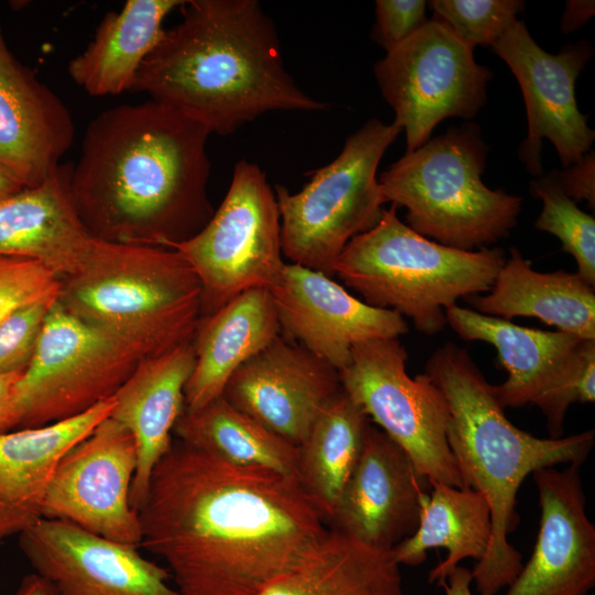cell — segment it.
<instances>
[{"instance_id":"cell-1","label":"cell","mask_w":595,"mask_h":595,"mask_svg":"<svg viewBox=\"0 0 595 595\" xmlns=\"http://www.w3.org/2000/svg\"><path fill=\"white\" fill-rule=\"evenodd\" d=\"M141 545L182 595H258L328 526L296 478L173 441L138 511Z\"/></svg>"},{"instance_id":"cell-2","label":"cell","mask_w":595,"mask_h":595,"mask_svg":"<svg viewBox=\"0 0 595 595\" xmlns=\"http://www.w3.org/2000/svg\"><path fill=\"white\" fill-rule=\"evenodd\" d=\"M210 132L152 99L106 109L88 123L69 193L96 239L170 248L214 214L207 196Z\"/></svg>"},{"instance_id":"cell-3","label":"cell","mask_w":595,"mask_h":595,"mask_svg":"<svg viewBox=\"0 0 595 595\" xmlns=\"http://www.w3.org/2000/svg\"><path fill=\"white\" fill-rule=\"evenodd\" d=\"M182 21L164 30L130 91L144 93L228 136L270 111H322L282 58L277 29L256 0L183 1Z\"/></svg>"},{"instance_id":"cell-4","label":"cell","mask_w":595,"mask_h":595,"mask_svg":"<svg viewBox=\"0 0 595 595\" xmlns=\"http://www.w3.org/2000/svg\"><path fill=\"white\" fill-rule=\"evenodd\" d=\"M450 411L446 437L466 488L479 491L490 511L491 533L472 575L478 595H497L522 567L508 541L519 523L517 493L533 472L558 464L582 465L595 443L594 430L541 439L515 426L469 354L446 343L425 364Z\"/></svg>"},{"instance_id":"cell-5","label":"cell","mask_w":595,"mask_h":595,"mask_svg":"<svg viewBox=\"0 0 595 595\" xmlns=\"http://www.w3.org/2000/svg\"><path fill=\"white\" fill-rule=\"evenodd\" d=\"M57 300L144 358L193 342L202 286L173 249L93 237L79 264L61 279Z\"/></svg>"},{"instance_id":"cell-6","label":"cell","mask_w":595,"mask_h":595,"mask_svg":"<svg viewBox=\"0 0 595 595\" xmlns=\"http://www.w3.org/2000/svg\"><path fill=\"white\" fill-rule=\"evenodd\" d=\"M394 204L378 223L354 237L334 273L379 309L409 317L426 335L446 325L445 309L489 291L506 261L501 248L466 251L429 239L403 223Z\"/></svg>"},{"instance_id":"cell-7","label":"cell","mask_w":595,"mask_h":595,"mask_svg":"<svg viewBox=\"0 0 595 595\" xmlns=\"http://www.w3.org/2000/svg\"><path fill=\"white\" fill-rule=\"evenodd\" d=\"M487 148L476 123L453 127L404 153L378 177L383 202L407 208V225L441 245L473 251L509 235L522 198L482 181Z\"/></svg>"},{"instance_id":"cell-8","label":"cell","mask_w":595,"mask_h":595,"mask_svg":"<svg viewBox=\"0 0 595 595\" xmlns=\"http://www.w3.org/2000/svg\"><path fill=\"white\" fill-rule=\"evenodd\" d=\"M401 129L370 119L349 136L335 160L313 172L298 193L277 184L282 255L290 263L335 275L347 244L383 212L377 167Z\"/></svg>"},{"instance_id":"cell-9","label":"cell","mask_w":595,"mask_h":595,"mask_svg":"<svg viewBox=\"0 0 595 595\" xmlns=\"http://www.w3.org/2000/svg\"><path fill=\"white\" fill-rule=\"evenodd\" d=\"M143 357L130 345L52 303L28 368L13 385L0 433L79 415L112 397Z\"/></svg>"},{"instance_id":"cell-10","label":"cell","mask_w":595,"mask_h":595,"mask_svg":"<svg viewBox=\"0 0 595 595\" xmlns=\"http://www.w3.org/2000/svg\"><path fill=\"white\" fill-rule=\"evenodd\" d=\"M170 249L187 261L201 282V317L246 291L278 285L285 266L280 214L259 165L238 161L227 194L208 223Z\"/></svg>"},{"instance_id":"cell-11","label":"cell","mask_w":595,"mask_h":595,"mask_svg":"<svg viewBox=\"0 0 595 595\" xmlns=\"http://www.w3.org/2000/svg\"><path fill=\"white\" fill-rule=\"evenodd\" d=\"M407 359L399 338L356 344L338 371L342 388L407 453L420 477L466 488L447 444L446 399L426 374L411 378Z\"/></svg>"},{"instance_id":"cell-12","label":"cell","mask_w":595,"mask_h":595,"mask_svg":"<svg viewBox=\"0 0 595 595\" xmlns=\"http://www.w3.org/2000/svg\"><path fill=\"white\" fill-rule=\"evenodd\" d=\"M445 318L461 338L497 349L508 372L506 381L493 385L497 400L504 409L537 405L550 437L562 436L572 403L595 401V339L519 326L457 304L445 309Z\"/></svg>"},{"instance_id":"cell-13","label":"cell","mask_w":595,"mask_h":595,"mask_svg":"<svg viewBox=\"0 0 595 595\" xmlns=\"http://www.w3.org/2000/svg\"><path fill=\"white\" fill-rule=\"evenodd\" d=\"M375 76L405 133V153L423 145L444 119L474 118L493 78L474 48L434 19L378 61Z\"/></svg>"},{"instance_id":"cell-14","label":"cell","mask_w":595,"mask_h":595,"mask_svg":"<svg viewBox=\"0 0 595 595\" xmlns=\"http://www.w3.org/2000/svg\"><path fill=\"white\" fill-rule=\"evenodd\" d=\"M136 467L131 433L107 416L58 461L46 490L43 518L140 547L141 523L130 505Z\"/></svg>"},{"instance_id":"cell-15","label":"cell","mask_w":595,"mask_h":595,"mask_svg":"<svg viewBox=\"0 0 595 595\" xmlns=\"http://www.w3.org/2000/svg\"><path fill=\"white\" fill-rule=\"evenodd\" d=\"M491 47L509 66L523 95L528 134L519 158L528 172L542 174L543 138L552 142L564 169L580 161L595 139L575 98V80L593 54L591 44L580 41L550 54L517 20Z\"/></svg>"},{"instance_id":"cell-16","label":"cell","mask_w":595,"mask_h":595,"mask_svg":"<svg viewBox=\"0 0 595 595\" xmlns=\"http://www.w3.org/2000/svg\"><path fill=\"white\" fill-rule=\"evenodd\" d=\"M35 573L61 595H182L169 586V570L145 559L139 547L42 518L19 536Z\"/></svg>"},{"instance_id":"cell-17","label":"cell","mask_w":595,"mask_h":595,"mask_svg":"<svg viewBox=\"0 0 595 595\" xmlns=\"http://www.w3.org/2000/svg\"><path fill=\"white\" fill-rule=\"evenodd\" d=\"M281 335L332 365L338 371L356 344L399 338L409 332L404 317L353 296L322 272L285 263L270 290Z\"/></svg>"},{"instance_id":"cell-18","label":"cell","mask_w":595,"mask_h":595,"mask_svg":"<svg viewBox=\"0 0 595 595\" xmlns=\"http://www.w3.org/2000/svg\"><path fill=\"white\" fill-rule=\"evenodd\" d=\"M340 389L337 369L280 335L232 374L221 396L299 446Z\"/></svg>"},{"instance_id":"cell-19","label":"cell","mask_w":595,"mask_h":595,"mask_svg":"<svg viewBox=\"0 0 595 595\" xmlns=\"http://www.w3.org/2000/svg\"><path fill=\"white\" fill-rule=\"evenodd\" d=\"M532 473L541 508L533 552L505 595H589L595 586V526L586 515L580 469Z\"/></svg>"},{"instance_id":"cell-20","label":"cell","mask_w":595,"mask_h":595,"mask_svg":"<svg viewBox=\"0 0 595 595\" xmlns=\"http://www.w3.org/2000/svg\"><path fill=\"white\" fill-rule=\"evenodd\" d=\"M430 484L407 453L370 425L359 461L328 524L355 540L392 550L419 522V497Z\"/></svg>"},{"instance_id":"cell-21","label":"cell","mask_w":595,"mask_h":595,"mask_svg":"<svg viewBox=\"0 0 595 595\" xmlns=\"http://www.w3.org/2000/svg\"><path fill=\"white\" fill-rule=\"evenodd\" d=\"M74 134L67 107L13 55L0 20V167L35 187L61 165Z\"/></svg>"},{"instance_id":"cell-22","label":"cell","mask_w":595,"mask_h":595,"mask_svg":"<svg viewBox=\"0 0 595 595\" xmlns=\"http://www.w3.org/2000/svg\"><path fill=\"white\" fill-rule=\"evenodd\" d=\"M195 366L193 342L142 358L113 394L110 416L132 435L137 467L130 505L138 512L145 501L151 474L173 444L172 433L185 409V386Z\"/></svg>"},{"instance_id":"cell-23","label":"cell","mask_w":595,"mask_h":595,"mask_svg":"<svg viewBox=\"0 0 595 595\" xmlns=\"http://www.w3.org/2000/svg\"><path fill=\"white\" fill-rule=\"evenodd\" d=\"M115 397L52 424L0 433V540L43 518V504L61 457L110 415Z\"/></svg>"},{"instance_id":"cell-24","label":"cell","mask_w":595,"mask_h":595,"mask_svg":"<svg viewBox=\"0 0 595 595\" xmlns=\"http://www.w3.org/2000/svg\"><path fill=\"white\" fill-rule=\"evenodd\" d=\"M72 164H61L42 184L0 199V257L39 261L58 279L72 273L93 237L72 202Z\"/></svg>"},{"instance_id":"cell-25","label":"cell","mask_w":595,"mask_h":595,"mask_svg":"<svg viewBox=\"0 0 595 595\" xmlns=\"http://www.w3.org/2000/svg\"><path fill=\"white\" fill-rule=\"evenodd\" d=\"M281 335L271 293L252 289L201 317L193 338L195 366L185 386V409L223 394L232 374Z\"/></svg>"},{"instance_id":"cell-26","label":"cell","mask_w":595,"mask_h":595,"mask_svg":"<svg viewBox=\"0 0 595 595\" xmlns=\"http://www.w3.org/2000/svg\"><path fill=\"white\" fill-rule=\"evenodd\" d=\"M477 312L507 321L536 317L558 331L595 339V292L576 272H539L517 248L498 271L485 294L466 301Z\"/></svg>"},{"instance_id":"cell-27","label":"cell","mask_w":595,"mask_h":595,"mask_svg":"<svg viewBox=\"0 0 595 595\" xmlns=\"http://www.w3.org/2000/svg\"><path fill=\"white\" fill-rule=\"evenodd\" d=\"M181 0H128L100 20L93 40L73 57V82L95 97L130 91L145 57L163 36V21Z\"/></svg>"},{"instance_id":"cell-28","label":"cell","mask_w":595,"mask_h":595,"mask_svg":"<svg viewBox=\"0 0 595 595\" xmlns=\"http://www.w3.org/2000/svg\"><path fill=\"white\" fill-rule=\"evenodd\" d=\"M431 494L419 497V522L414 533L392 548L397 563L416 566L426 551L444 548L447 556L429 573V582L441 586L464 559L477 562L487 551L491 521L486 498L472 488L430 482Z\"/></svg>"},{"instance_id":"cell-29","label":"cell","mask_w":595,"mask_h":595,"mask_svg":"<svg viewBox=\"0 0 595 595\" xmlns=\"http://www.w3.org/2000/svg\"><path fill=\"white\" fill-rule=\"evenodd\" d=\"M258 595H405L391 550L333 528L288 573Z\"/></svg>"},{"instance_id":"cell-30","label":"cell","mask_w":595,"mask_h":595,"mask_svg":"<svg viewBox=\"0 0 595 595\" xmlns=\"http://www.w3.org/2000/svg\"><path fill=\"white\" fill-rule=\"evenodd\" d=\"M370 420L343 388L298 446V480L328 526L359 461Z\"/></svg>"},{"instance_id":"cell-31","label":"cell","mask_w":595,"mask_h":595,"mask_svg":"<svg viewBox=\"0 0 595 595\" xmlns=\"http://www.w3.org/2000/svg\"><path fill=\"white\" fill-rule=\"evenodd\" d=\"M173 433L178 441L231 464L298 479V446L234 408L223 396L202 408L184 409Z\"/></svg>"},{"instance_id":"cell-32","label":"cell","mask_w":595,"mask_h":595,"mask_svg":"<svg viewBox=\"0 0 595 595\" xmlns=\"http://www.w3.org/2000/svg\"><path fill=\"white\" fill-rule=\"evenodd\" d=\"M531 193L542 201L536 228L558 237L562 250L576 261L577 274L595 288V219L577 207L562 190L558 172L540 175L530 184Z\"/></svg>"},{"instance_id":"cell-33","label":"cell","mask_w":595,"mask_h":595,"mask_svg":"<svg viewBox=\"0 0 595 595\" xmlns=\"http://www.w3.org/2000/svg\"><path fill=\"white\" fill-rule=\"evenodd\" d=\"M519 0H432L433 19L446 25L470 47L493 46L517 21Z\"/></svg>"},{"instance_id":"cell-34","label":"cell","mask_w":595,"mask_h":595,"mask_svg":"<svg viewBox=\"0 0 595 595\" xmlns=\"http://www.w3.org/2000/svg\"><path fill=\"white\" fill-rule=\"evenodd\" d=\"M61 280L39 261L0 257V323L21 306L58 298Z\"/></svg>"},{"instance_id":"cell-35","label":"cell","mask_w":595,"mask_h":595,"mask_svg":"<svg viewBox=\"0 0 595 595\" xmlns=\"http://www.w3.org/2000/svg\"><path fill=\"white\" fill-rule=\"evenodd\" d=\"M56 299L21 306L0 323V375L23 372L28 368L47 312Z\"/></svg>"},{"instance_id":"cell-36","label":"cell","mask_w":595,"mask_h":595,"mask_svg":"<svg viewBox=\"0 0 595 595\" xmlns=\"http://www.w3.org/2000/svg\"><path fill=\"white\" fill-rule=\"evenodd\" d=\"M422 0H377L375 41L390 52L414 34L428 21Z\"/></svg>"},{"instance_id":"cell-37","label":"cell","mask_w":595,"mask_h":595,"mask_svg":"<svg viewBox=\"0 0 595 595\" xmlns=\"http://www.w3.org/2000/svg\"><path fill=\"white\" fill-rule=\"evenodd\" d=\"M563 192L575 203L586 201L595 206V154L586 152L583 158L565 171H556Z\"/></svg>"},{"instance_id":"cell-38","label":"cell","mask_w":595,"mask_h":595,"mask_svg":"<svg viewBox=\"0 0 595 595\" xmlns=\"http://www.w3.org/2000/svg\"><path fill=\"white\" fill-rule=\"evenodd\" d=\"M595 12L593 0H569L561 19L563 33H570L584 25Z\"/></svg>"},{"instance_id":"cell-39","label":"cell","mask_w":595,"mask_h":595,"mask_svg":"<svg viewBox=\"0 0 595 595\" xmlns=\"http://www.w3.org/2000/svg\"><path fill=\"white\" fill-rule=\"evenodd\" d=\"M472 583V571L457 565L441 586H443L445 595H473Z\"/></svg>"},{"instance_id":"cell-40","label":"cell","mask_w":595,"mask_h":595,"mask_svg":"<svg viewBox=\"0 0 595 595\" xmlns=\"http://www.w3.org/2000/svg\"><path fill=\"white\" fill-rule=\"evenodd\" d=\"M14 595H61L57 588L37 573L25 575Z\"/></svg>"},{"instance_id":"cell-41","label":"cell","mask_w":595,"mask_h":595,"mask_svg":"<svg viewBox=\"0 0 595 595\" xmlns=\"http://www.w3.org/2000/svg\"><path fill=\"white\" fill-rule=\"evenodd\" d=\"M21 374L22 372L0 375V416L9 401L13 385Z\"/></svg>"},{"instance_id":"cell-42","label":"cell","mask_w":595,"mask_h":595,"mask_svg":"<svg viewBox=\"0 0 595 595\" xmlns=\"http://www.w3.org/2000/svg\"><path fill=\"white\" fill-rule=\"evenodd\" d=\"M24 188L7 171L0 167V199L8 197Z\"/></svg>"}]
</instances>
